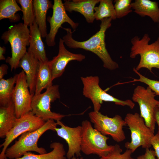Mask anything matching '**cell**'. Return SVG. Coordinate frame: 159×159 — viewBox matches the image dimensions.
Returning a JSON list of instances; mask_svg holds the SVG:
<instances>
[{
	"instance_id": "6da1fadb",
	"label": "cell",
	"mask_w": 159,
	"mask_h": 159,
	"mask_svg": "<svg viewBox=\"0 0 159 159\" xmlns=\"http://www.w3.org/2000/svg\"><path fill=\"white\" fill-rule=\"evenodd\" d=\"M111 18L104 19L101 21L100 29L95 34L86 41H78L72 37L71 29L63 28L66 34L62 37L64 43L69 48L82 49L96 54L102 61L103 67L110 70L119 67L118 64L112 59L106 47L105 33L111 25Z\"/></svg>"
},
{
	"instance_id": "7a4b0ae2",
	"label": "cell",
	"mask_w": 159,
	"mask_h": 159,
	"mask_svg": "<svg viewBox=\"0 0 159 159\" xmlns=\"http://www.w3.org/2000/svg\"><path fill=\"white\" fill-rule=\"evenodd\" d=\"M57 125L54 120H50L46 121L44 125L38 129L22 134L13 145L7 148L5 154L6 158L9 159L19 158L25 153L30 151L39 154L47 153L45 149L38 147V140L47 130L55 131Z\"/></svg>"
},
{
	"instance_id": "3957f363",
	"label": "cell",
	"mask_w": 159,
	"mask_h": 159,
	"mask_svg": "<svg viewBox=\"0 0 159 159\" xmlns=\"http://www.w3.org/2000/svg\"><path fill=\"white\" fill-rule=\"evenodd\" d=\"M29 36V29L22 23L15 24L2 34L1 38L4 43L9 42L11 47V57H8L6 62L10 65L11 71L19 67L20 60L27 52Z\"/></svg>"
},
{
	"instance_id": "277c9868",
	"label": "cell",
	"mask_w": 159,
	"mask_h": 159,
	"mask_svg": "<svg viewBox=\"0 0 159 159\" xmlns=\"http://www.w3.org/2000/svg\"><path fill=\"white\" fill-rule=\"evenodd\" d=\"M150 40L147 34H145L141 39L136 36L131 39L130 57L134 58L138 55L140 56L139 62L135 68L138 71L145 68L152 72V68L159 69V37L154 43L149 44Z\"/></svg>"
},
{
	"instance_id": "5b68a950",
	"label": "cell",
	"mask_w": 159,
	"mask_h": 159,
	"mask_svg": "<svg viewBox=\"0 0 159 159\" xmlns=\"http://www.w3.org/2000/svg\"><path fill=\"white\" fill-rule=\"evenodd\" d=\"M81 126V150L84 154H95L101 157L107 155L114 149L115 145H108L107 143L109 138L93 128L90 122L84 120Z\"/></svg>"
},
{
	"instance_id": "8992f818",
	"label": "cell",
	"mask_w": 159,
	"mask_h": 159,
	"mask_svg": "<svg viewBox=\"0 0 159 159\" xmlns=\"http://www.w3.org/2000/svg\"><path fill=\"white\" fill-rule=\"evenodd\" d=\"M81 79L83 85V95L91 101L94 111L99 112L103 101L112 102L122 106H127L131 109L134 108L135 104L131 100H120L103 90L99 85L98 77H81Z\"/></svg>"
},
{
	"instance_id": "52a82bcc",
	"label": "cell",
	"mask_w": 159,
	"mask_h": 159,
	"mask_svg": "<svg viewBox=\"0 0 159 159\" xmlns=\"http://www.w3.org/2000/svg\"><path fill=\"white\" fill-rule=\"evenodd\" d=\"M131 132V140L127 142L125 146L133 153L138 147L149 148L154 132L146 125L144 119L137 112L127 114L124 119Z\"/></svg>"
},
{
	"instance_id": "ba28073f",
	"label": "cell",
	"mask_w": 159,
	"mask_h": 159,
	"mask_svg": "<svg viewBox=\"0 0 159 159\" xmlns=\"http://www.w3.org/2000/svg\"><path fill=\"white\" fill-rule=\"evenodd\" d=\"M88 115L90 122L94 125V128L103 135H110L117 142L125 139L123 127L127 125L120 115H116L110 117L94 111L89 112Z\"/></svg>"
},
{
	"instance_id": "9c48e42d",
	"label": "cell",
	"mask_w": 159,
	"mask_h": 159,
	"mask_svg": "<svg viewBox=\"0 0 159 159\" xmlns=\"http://www.w3.org/2000/svg\"><path fill=\"white\" fill-rule=\"evenodd\" d=\"M46 89L44 92L33 96L31 103L32 111L45 121L50 120H61L66 115L52 112L50 109L51 103L60 98L59 85H52Z\"/></svg>"
},
{
	"instance_id": "30bf717a",
	"label": "cell",
	"mask_w": 159,
	"mask_h": 159,
	"mask_svg": "<svg viewBox=\"0 0 159 159\" xmlns=\"http://www.w3.org/2000/svg\"><path fill=\"white\" fill-rule=\"evenodd\" d=\"M155 94L149 87L146 88L138 85L135 88L132 97L133 101L137 103L140 107V115L146 126L154 132L155 121V112L159 100L155 98Z\"/></svg>"
},
{
	"instance_id": "8fae6325",
	"label": "cell",
	"mask_w": 159,
	"mask_h": 159,
	"mask_svg": "<svg viewBox=\"0 0 159 159\" xmlns=\"http://www.w3.org/2000/svg\"><path fill=\"white\" fill-rule=\"evenodd\" d=\"M46 122L37 116L32 111L17 118L13 127L6 135L4 142L0 145V148H3L0 154V159L6 158L5 152L8 146L18 137L26 132L38 129Z\"/></svg>"
},
{
	"instance_id": "7c38bea8",
	"label": "cell",
	"mask_w": 159,
	"mask_h": 159,
	"mask_svg": "<svg viewBox=\"0 0 159 159\" xmlns=\"http://www.w3.org/2000/svg\"><path fill=\"white\" fill-rule=\"evenodd\" d=\"M29 88L26 74L23 70L17 74L12 96L17 118L32 111L31 103L34 95L31 94Z\"/></svg>"
},
{
	"instance_id": "4fadbf2b",
	"label": "cell",
	"mask_w": 159,
	"mask_h": 159,
	"mask_svg": "<svg viewBox=\"0 0 159 159\" xmlns=\"http://www.w3.org/2000/svg\"><path fill=\"white\" fill-rule=\"evenodd\" d=\"M53 14L51 17L47 18L50 24L49 33L46 37L45 42L49 47L56 44L55 38L59 28L64 23H68L74 31L79 24L74 22L67 15L63 3L61 0H54L52 7Z\"/></svg>"
},
{
	"instance_id": "5bb4252c",
	"label": "cell",
	"mask_w": 159,
	"mask_h": 159,
	"mask_svg": "<svg viewBox=\"0 0 159 159\" xmlns=\"http://www.w3.org/2000/svg\"><path fill=\"white\" fill-rule=\"evenodd\" d=\"M56 122L61 127H56L55 131L57 135L64 139L68 144V149L66 155L67 158L71 159L75 155L77 157L81 156V126L72 127L66 126L60 120H57Z\"/></svg>"
},
{
	"instance_id": "9a60e30c",
	"label": "cell",
	"mask_w": 159,
	"mask_h": 159,
	"mask_svg": "<svg viewBox=\"0 0 159 159\" xmlns=\"http://www.w3.org/2000/svg\"><path fill=\"white\" fill-rule=\"evenodd\" d=\"M64 44L63 39L60 38L58 54L52 60L49 61L53 81L62 75L69 62L72 60L81 62L85 58V56L82 54L74 53L69 51L66 48Z\"/></svg>"
},
{
	"instance_id": "2e32d148",
	"label": "cell",
	"mask_w": 159,
	"mask_h": 159,
	"mask_svg": "<svg viewBox=\"0 0 159 159\" xmlns=\"http://www.w3.org/2000/svg\"><path fill=\"white\" fill-rule=\"evenodd\" d=\"M39 65V60L28 52L21 59L19 65V67L21 68L26 74L30 92L34 95Z\"/></svg>"
},
{
	"instance_id": "e0dca14e",
	"label": "cell",
	"mask_w": 159,
	"mask_h": 159,
	"mask_svg": "<svg viewBox=\"0 0 159 159\" xmlns=\"http://www.w3.org/2000/svg\"><path fill=\"white\" fill-rule=\"evenodd\" d=\"M100 0H65L64 5L66 11L69 12H78L85 17L87 22L93 23L95 20L94 8Z\"/></svg>"
},
{
	"instance_id": "ac0fdd59",
	"label": "cell",
	"mask_w": 159,
	"mask_h": 159,
	"mask_svg": "<svg viewBox=\"0 0 159 159\" xmlns=\"http://www.w3.org/2000/svg\"><path fill=\"white\" fill-rule=\"evenodd\" d=\"M29 47L27 52L37 59L43 62L48 60L46 56L44 44L35 19L33 24L29 26Z\"/></svg>"
},
{
	"instance_id": "d6986e66",
	"label": "cell",
	"mask_w": 159,
	"mask_h": 159,
	"mask_svg": "<svg viewBox=\"0 0 159 159\" xmlns=\"http://www.w3.org/2000/svg\"><path fill=\"white\" fill-rule=\"evenodd\" d=\"M33 4L36 21L42 37L45 38L47 35V14L49 9L52 8L53 4L52 1L49 0H34Z\"/></svg>"
},
{
	"instance_id": "ffe728a7",
	"label": "cell",
	"mask_w": 159,
	"mask_h": 159,
	"mask_svg": "<svg viewBox=\"0 0 159 159\" xmlns=\"http://www.w3.org/2000/svg\"><path fill=\"white\" fill-rule=\"evenodd\" d=\"M17 118L14 105L12 100L7 105L0 106V138H5L13 127Z\"/></svg>"
},
{
	"instance_id": "44dd1931",
	"label": "cell",
	"mask_w": 159,
	"mask_h": 159,
	"mask_svg": "<svg viewBox=\"0 0 159 159\" xmlns=\"http://www.w3.org/2000/svg\"><path fill=\"white\" fill-rule=\"evenodd\" d=\"M132 8L140 16L150 17L155 23L159 22V8L157 2L149 0H135L131 4Z\"/></svg>"
},
{
	"instance_id": "7402d4cb",
	"label": "cell",
	"mask_w": 159,
	"mask_h": 159,
	"mask_svg": "<svg viewBox=\"0 0 159 159\" xmlns=\"http://www.w3.org/2000/svg\"><path fill=\"white\" fill-rule=\"evenodd\" d=\"M39 62V68L36 79L35 95L40 94L43 89H47L52 85V72L49 61L45 62Z\"/></svg>"
},
{
	"instance_id": "603a6c76",
	"label": "cell",
	"mask_w": 159,
	"mask_h": 159,
	"mask_svg": "<svg viewBox=\"0 0 159 159\" xmlns=\"http://www.w3.org/2000/svg\"><path fill=\"white\" fill-rule=\"evenodd\" d=\"M50 146L52 150L49 153L36 154L29 152L21 158L14 159H66V152L62 143L55 142L51 144ZM5 159H9L6 158Z\"/></svg>"
},
{
	"instance_id": "cb8c5ba5",
	"label": "cell",
	"mask_w": 159,
	"mask_h": 159,
	"mask_svg": "<svg viewBox=\"0 0 159 159\" xmlns=\"http://www.w3.org/2000/svg\"><path fill=\"white\" fill-rule=\"evenodd\" d=\"M21 11L15 0H1L0 1V20L9 19L11 22L19 21L20 16L16 14L17 11Z\"/></svg>"
},
{
	"instance_id": "d4e9b609",
	"label": "cell",
	"mask_w": 159,
	"mask_h": 159,
	"mask_svg": "<svg viewBox=\"0 0 159 159\" xmlns=\"http://www.w3.org/2000/svg\"><path fill=\"white\" fill-rule=\"evenodd\" d=\"M17 74L7 79L0 80V105H7L12 100V96L16 84Z\"/></svg>"
},
{
	"instance_id": "484cf974",
	"label": "cell",
	"mask_w": 159,
	"mask_h": 159,
	"mask_svg": "<svg viewBox=\"0 0 159 159\" xmlns=\"http://www.w3.org/2000/svg\"><path fill=\"white\" fill-rule=\"evenodd\" d=\"M111 0H100L99 6L94 8V17L97 20L101 21L107 18L115 20L116 17L115 11Z\"/></svg>"
},
{
	"instance_id": "4316f807",
	"label": "cell",
	"mask_w": 159,
	"mask_h": 159,
	"mask_svg": "<svg viewBox=\"0 0 159 159\" xmlns=\"http://www.w3.org/2000/svg\"><path fill=\"white\" fill-rule=\"evenodd\" d=\"M16 1L21 6L23 23L25 25L29 26L33 24L35 20L33 0H17Z\"/></svg>"
},
{
	"instance_id": "83f0119b",
	"label": "cell",
	"mask_w": 159,
	"mask_h": 159,
	"mask_svg": "<svg viewBox=\"0 0 159 159\" xmlns=\"http://www.w3.org/2000/svg\"><path fill=\"white\" fill-rule=\"evenodd\" d=\"M114 7L116 18L123 17L132 11L131 0H115Z\"/></svg>"
},
{
	"instance_id": "f1b7e54d",
	"label": "cell",
	"mask_w": 159,
	"mask_h": 159,
	"mask_svg": "<svg viewBox=\"0 0 159 159\" xmlns=\"http://www.w3.org/2000/svg\"><path fill=\"white\" fill-rule=\"evenodd\" d=\"M122 151L120 146L116 144L114 149L107 155L98 159H133L131 157L132 153L130 150L127 149L122 153Z\"/></svg>"
},
{
	"instance_id": "f546056e",
	"label": "cell",
	"mask_w": 159,
	"mask_h": 159,
	"mask_svg": "<svg viewBox=\"0 0 159 159\" xmlns=\"http://www.w3.org/2000/svg\"><path fill=\"white\" fill-rule=\"evenodd\" d=\"M133 70L138 75L139 78L134 79L132 82H139L146 84L154 92L156 96L159 95V81L152 80L144 76L137 71L135 68H133Z\"/></svg>"
},
{
	"instance_id": "4dcf8cb0",
	"label": "cell",
	"mask_w": 159,
	"mask_h": 159,
	"mask_svg": "<svg viewBox=\"0 0 159 159\" xmlns=\"http://www.w3.org/2000/svg\"><path fill=\"white\" fill-rule=\"evenodd\" d=\"M150 143L153 148L155 156L159 159V134L157 133L151 140Z\"/></svg>"
},
{
	"instance_id": "1f68e13d",
	"label": "cell",
	"mask_w": 159,
	"mask_h": 159,
	"mask_svg": "<svg viewBox=\"0 0 159 159\" xmlns=\"http://www.w3.org/2000/svg\"><path fill=\"white\" fill-rule=\"evenodd\" d=\"M155 156L154 150H150L149 148H146L145 149V154L139 156L137 159H157Z\"/></svg>"
},
{
	"instance_id": "d6a6232c",
	"label": "cell",
	"mask_w": 159,
	"mask_h": 159,
	"mask_svg": "<svg viewBox=\"0 0 159 159\" xmlns=\"http://www.w3.org/2000/svg\"><path fill=\"white\" fill-rule=\"evenodd\" d=\"M8 66L6 64H3L0 66V80L3 78L4 76L7 73Z\"/></svg>"
},
{
	"instance_id": "836d02e7",
	"label": "cell",
	"mask_w": 159,
	"mask_h": 159,
	"mask_svg": "<svg viewBox=\"0 0 159 159\" xmlns=\"http://www.w3.org/2000/svg\"><path fill=\"white\" fill-rule=\"evenodd\" d=\"M155 122L157 123L158 126V130L157 133L159 134V107L158 106L155 109Z\"/></svg>"
},
{
	"instance_id": "e575fe53",
	"label": "cell",
	"mask_w": 159,
	"mask_h": 159,
	"mask_svg": "<svg viewBox=\"0 0 159 159\" xmlns=\"http://www.w3.org/2000/svg\"><path fill=\"white\" fill-rule=\"evenodd\" d=\"M6 49L5 47H0V60H5L6 58L4 55L5 53Z\"/></svg>"
},
{
	"instance_id": "d590c367",
	"label": "cell",
	"mask_w": 159,
	"mask_h": 159,
	"mask_svg": "<svg viewBox=\"0 0 159 159\" xmlns=\"http://www.w3.org/2000/svg\"><path fill=\"white\" fill-rule=\"evenodd\" d=\"M71 159H83V158L82 157H81L80 158H77L75 157H72Z\"/></svg>"
},
{
	"instance_id": "8d00e7d4",
	"label": "cell",
	"mask_w": 159,
	"mask_h": 159,
	"mask_svg": "<svg viewBox=\"0 0 159 159\" xmlns=\"http://www.w3.org/2000/svg\"><path fill=\"white\" fill-rule=\"evenodd\" d=\"M158 106L159 107V103L158 105Z\"/></svg>"
},
{
	"instance_id": "74e56055",
	"label": "cell",
	"mask_w": 159,
	"mask_h": 159,
	"mask_svg": "<svg viewBox=\"0 0 159 159\" xmlns=\"http://www.w3.org/2000/svg\"></svg>"
}]
</instances>
